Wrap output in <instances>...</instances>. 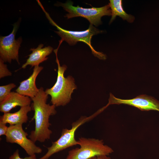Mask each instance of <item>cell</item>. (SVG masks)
<instances>
[{
	"label": "cell",
	"mask_w": 159,
	"mask_h": 159,
	"mask_svg": "<svg viewBox=\"0 0 159 159\" xmlns=\"http://www.w3.org/2000/svg\"><path fill=\"white\" fill-rule=\"evenodd\" d=\"M31 100L29 97L16 92H11L5 100L0 102V111L4 113L9 112L17 106L21 107L30 105Z\"/></svg>",
	"instance_id": "obj_11"
},
{
	"label": "cell",
	"mask_w": 159,
	"mask_h": 159,
	"mask_svg": "<svg viewBox=\"0 0 159 159\" xmlns=\"http://www.w3.org/2000/svg\"><path fill=\"white\" fill-rule=\"evenodd\" d=\"M8 127L6 124L0 121V136L6 135Z\"/></svg>",
	"instance_id": "obj_18"
},
{
	"label": "cell",
	"mask_w": 159,
	"mask_h": 159,
	"mask_svg": "<svg viewBox=\"0 0 159 159\" xmlns=\"http://www.w3.org/2000/svg\"><path fill=\"white\" fill-rule=\"evenodd\" d=\"M110 96L108 103L101 109L102 111L110 105L123 104L134 106L141 111L159 112V101L151 96L142 95L131 99H122L115 97L111 93Z\"/></svg>",
	"instance_id": "obj_9"
},
{
	"label": "cell",
	"mask_w": 159,
	"mask_h": 159,
	"mask_svg": "<svg viewBox=\"0 0 159 159\" xmlns=\"http://www.w3.org/2000/svg\"><path fill=\"white\" fill-rule=\"evenodd\" d=\"M43 69L42 66H34L32 74L28 78L20 82L19 86L16 90V92L31 98L35 96L39 90L36 85V79Z\"/></svg>",
	"instance_id": "obj_10"
},
{
	"label": "cell",
	"mask_w": 159,
	"mask_h": 159,
	"mask_svg": "<svg viewBox=\"0 0 159 159\" xmlns=\"http://www.w3.org/2000/svg\"><path fill=\"white\" fill-rule=\"evenodd\" d=\"M109 5L111 11V18L110 23H111L115 19L117 16L121 17L130 23L132 22L135 20L134 16L127 14L122 7L121 0H110Z\"/></svg>",
	"instance_id": "obj_14"
},
{
	"label": "cell",
	"mask_w": 159,
	"mask_h": 159,
	"mask_svg": "<svg viewBox=\"0 0 159 159\" xmlns=\"http://www.w3.org/2000/svg\"><path fill=\"white\" fill-rule=\"evenodd\" d=\"M16 86L14 83L0 86V102L5 100L11 92V90Z\"/></svg>",
	"instance_id": "obj_15"
},
{
	"label": "cell",
	"mask_w": 159,
	"mask_h": 159,
	"mask_svg": "<svg viewBox=\"0 0 159 159\" xmlns=\"http://www.w3.org/2000/svg\"><path fill=\"white\" fill-rule=\"evenodd\" d=\"M49 23L56 27L58 31L55 32L61 38L60 40L62 42L65 41L70 45H74L78 42H82L87 44L91 49L92 53L94 56L100 59H105L106 56L102 53L96 51L91 45V40L92 37L95 35L102 32L90 24L88 29L82 31H69L64 29L58 26L51 18L49 13L43 6L41 7Z\"/></svg>",
	"instance_id": "obj_3"
},
{
	"label": "cell",
	"mask_w": 159,
	"mask_h": 159,
	"mask_svg": "<svg viewBox=\"0 0 159 159\" xmlns=\"http://www.w3.org/2000/svg\"><path fill=\"white\" fill-rule=\"evenodd\" d=\"M92 117V116L89 117H81L72 123L71 129H63L59 138L56 141L52 142L51 146L47 148L48 151L46 154L38 159H48L55 153L78 145L77 141L75 138L76 130L80 125Z\"/></svg>",
	"instance_id": "obj_6"
},
{
	"label": "cell",
	"mask_w": 159,
	"mask_h": 159,
	"mask_svg": "<svg viewBox=\"0 0 159 159\" xmlns=\"http://www.w3.org/2000/svg\"><path fill=\"white\" fill-rule=\"evenodd\" d=\"M32 110L30 105L21 107L18 111L14 112L4 113L0 116V121L6 124L8 123L10 125L23 124L27 121V114Z\"/></svg>",
	"instance_id": "obj_13"
},
{
	"label": "cell",
	"mask_w": 159,
	"mask_h": 159,
	"mask_svg": "<svg viewBox=\"0 0 159 159\" xmlns=\"http://www.w3.org/2000/svg\"><path fill=\"white\" fill-rule=\"evenodd\" d=\"M20 20L13 24V29L10 34L5 36H0V58L4 62L11 63L13 60H16L19 64V51L22 39L21 37L16 39L15 36Z\"/></svg>",
	"instance_id": "obj_7"
},
{
	"label": "cell",
	"mask_w": 159,
	"mask_h": 159,
	"mask_svg": "<svg viewBox=\"0 0 159 159\" xmlns=\"http://www.w3.org/2000/svg\"><path fill=\"white\" fill-rule=\"evenodd\" d=\"M28 134L23 130L22 124L9 125L5 135L7 142L16 143L23 148L29 156L41 153L42 149L28 139Z\"/></svg>",
	"instance_id": "obj_8"
},
{
	"label": "cell",
	"mask_w": 159,
	"mask_h": 159,
	"mask_svg": "<svg viewBox=\"0 0 159 159\" xmlns=\"http://www.w3.org/2000/svg\"><path fill=\"white\" fill-rule=\"evenodd\" d=\"M48 95L44 88L41 87L36 95L32 98L31 106L34 114L32 120L35 122L34 130L32 131L29 136L30 139L35 143H43L50 138L52 131L49 129L51 125L49 122L50 116L55 115L57 111L56 106L47 104Z\"/></svg>",
	"instance_id": "obj_1"
},
{
	"label": "cell",
	"mask_w": 159,
	"mask_h": 159,
	"mask_svg": "<svg viewBox=\"0 0 159 159\" xmlns=\"http://www.w3.org/2000/svg\"><path fill=\"white\" fill-rule=\"evenodd\" d=\"M90 159H111V158L106 155H100L94 157Z\"/></svg>",
	"instance_id": "obj_19"
},
{
	"label": "cell",
	"mask_w": 159,
	"mask_h": 159,
	"mask_svg": "<svg viewBox=\"0 0 159 159\" xmlns=\"http://www.w3.org/2000/svg\"><path fill=\"white\" fill-rule=\"evenodd\" d=\"M4 62L0 58V78L10 76L12 73L8 69L7 65L4 64Z\"/></svg>",
	"instance_id": "obj_16"
},
{
	"label": "cell",
	"mask_w": 159,
	"mask_h": 159,
	"mask_svg": "<svg viewBox=\"0 0 159 159\" xmlns=\"http://www.w3.org/2000/svg\"><path fill=\"white\" fill-rule=\"evenodd\" d=\"M73 4V2L69 1L64 3L59 2L55 5L62 7L68 13L64 16L67 19L82 17L88 20L91 24L96 26L102 23L101 18L102 16L111 15V11L109 4L100 7H92L90 8H84L79 6H75Z\"/></svg>",
	"instance_id": "obj_5"
},
{
	"label": "cell",
	"mask_w": 159,
	"mask_h": 159,
	"mask_svg": "<svg viewBox=\"0 0 159 159\" xmlns=\"http://www.w3.org/2000/svg\"><path fill=\"white\" fill-rule=\"evenodd\" d=\"M60 46L54 50L56 57V62L58 66L57 81L54 85L47 89L46 93L51 97V102L56 107L64 106L70 101L71 95L77 88L74 79L71 76L64 77V73L67 68L65 65L60 66L58 58L57 53Z\"/></svg>",
	"instance_id": "obj_2"
},
{
	"label": "cell",
	"mask_w": 159,
	"mask_h": 159,
	"mask_svg": "<svg viewBox=\"0 0 159 159\" xmlns=\"http://www.w3.org/2000/svg\"><path fill=\"white\" fill-rule=\"evenodd\" d=\"M77 142L80 147L69 151L66 159H90L100 155L108 156L113 152L102 140L81 137Z\"/></svg>",
	"instance_id": "obj_4"
},
{
	"label": "cell",
	"mask_w": 159,
	"mask_h": 159,
	"mask_svg": "<svg viewBox=\"0 0 159 159\" xmlns=\"http://www.w3.org/2000/svg\"><path fill=\"white\" fill-rule=\"evenodd\" d=\"M43 44H40L37 48L30 49L32 52L28 55L29 57L22 65V68L25 69L29 65L31 66L32 67L39 66L40 63L47 59V56L51 53L53 49L50 46L43 48Z\"/></svg>",
	"instance_id": "obj_12"
},
{
	"label": "cell",
	"mask_w": 159,
	"mask_h": 159,
	"mask_svg": "<svg viewBox=\"0 0 159 159\" xmlns=\"http://www.w3.org/2000/svg\"><path fill=\"white\" fill-rule=\"evenodd\" d=\"M9 159H37L36 155H34L29 157H26L24 158H21L19 155V150H16L15 151L9 158Z\"/></svg>",
	"instance_id": "obj_17"
}]
</instances>
